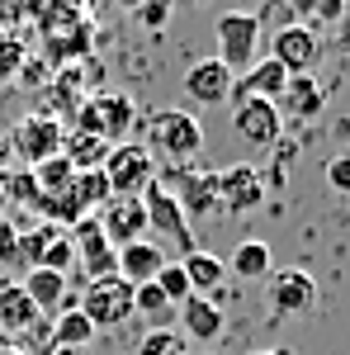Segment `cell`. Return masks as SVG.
I'll return each mask as SVG.
<instances>
[{
  "label": "cell",
  "instance_id": "5b68a950",
  "mask_svg": "<svg viewBox=\"0 0 350 355\" xmlns=\"http://www.w3.org/2000/svg\"><path fill=\"white\" fill-rule=\"evenodd\" d=\"M133 119H137V105L128 100V95H95V100H85L81 114H76V133L105 137L109 147H114V142L128 137Z\"/></svg>",
  "mask_w": 350,
  "mask_h": 355
},
{
  "label": "cell",
  "instance_id": "836d02e7",
  "mask_svg": "<svg viewBox=\"0 0 350 355\" xmlns=\"http://www.w3.org/2000/svg\"><path fill=\"white\" fill-rule=\"evenodd\" d=\"M19 232H24V227H15L10 218H0V266L19 261Z\"/></svg>",
  "mask_w": 350,
  "mask_h": 355
},
{
  "label": "cell",
  "instance_id": "8fae6325",
  "mask_svg": "<svg viewBox=\"0 0 350 355\" xmlns=\"http://www.w3.org/2000/svg\"><path fill=\"white\" fill-rule=\"evenodd\" d=\"M218 204H222L227 214H251V209H261V204H265V175L251 162L218 171Z\"/></svg>",
  "mask_w": 350,
  "mask_h": 355
},
{
  "label": "cell",
  "instance_id": "ba28073f",
  "mask_svg": "<svg viewBox=\"0 0 350 355\" xmlns=\"http://www.w3.org/2000/svg\"><path fill=\"white\" fill-rule=\"evenodd\" d=\"M270 57H274L289 76H313V67H317V57H322V38H317L313 28H303V24L289 19L284 28H274Z\"/></svg>",
  "mask_w": 350,
  "mask_h": 355
},
{
  "label": "cell",
  "instance_id": "6da1fadb",
  "mask_svg": "<svg viewBox=\"0 0 350 355\" xmlns=\"http://www.w3.org/2000/svg\"><path fill=\"white\" fill-rule=\"evenodd\" d=\"M199 147H204V123L189 110L166 105V110H157L147 119V152L152 157H166V162L185 166L199 157Z\"/></svg>",
  "mask_w": 350,
  "mask_h": 355
},
{
  "label": "cell",
  "instance_id": "e0dca14e",
  "mask_svg": "<svg viewBox=\"0 0 350 355\" xmlns=\"http://www.w3.org/2000/svg\"><path fill=\"white\" fill-rule=\"evenodd\" d=\"M180 331H185L189 341H218V336L227 331V318H222L218 299H209V294H189V299L180 303Z\"/></svg>",
  "mask_w": 350,
  "mask_h": 355
},
{
  "label": "cell",
  "instance_id": "d6a6232c",
  "mask_svg": "<svg viewBox=\"0 0 350 355\" xmlns=\"http://www.w3.org/2000/svg\"><path fill=\"white\" fill-rule=\"evenodd\" d=\"M19 67H24V48L15 38H0V81H10Z\"/></svg>",
  "mask_w": 350,
  "mask_h": 355
},
{
  "label": "cell",
  "instance_id": "8d00e7d4",
  "mask_svg": "<svg viewBox=\"0 0 350 355\" xmlns=\"http://www.w3.org/2000/svg\"><path fill=\"white\" fill-rule=\"evenodd\" d=\"M336 48H346V53H350V15L336 24Z\"/></svg>",
  "mask_w": 350,
  "mask_h": 355
},
{
  "label": "cell",
  "instance_id": "4dcf8cb0",
  "mask_svg": "<svg viewBox=\"0 0 350 355\" xmlns=\"http://www.w3.org/2000/svg\"><path fill=\"white\" fill-rule=\"evenodd\" d=\"M152 284H157L166 299H170V308H180V303H185L189 294H194V289H189V279H185V270H180V261H166L161 275H157Z\"/></svg>",
  "mask_w": 350,
  "mask_h": 355
},
{
  "label": "cell",
  "instance_id": "ffe728a7",
  "mask_svg": "<svg viewBox=\"0 0 350 355\" xmlns=\"http://www.w3.org/2000/svg\"><path fill=\"white\" fill-rule=\"evenodd\" d=\"M166 190H170V185H166ZM170 194L180 199L185 214H204V209L218 204V171H180Z\"/></svg>",
  "mask_w": 350,
  "mask_h": 355
},
{
  "label": "cell",
  "instance_id": "d6986e66",
  "mask_svg": "<svg viewBox=\"0 0 350 355\" xmlns=\"http://www.w3.org/2000/svg\"><path fill=\"white\" fill-rule=\"evenodd\" d=\"M180 270H185V279H189V289H194V294H209V299H213L218 284L227 279V261L213 256V251H204V246H194V251L180 256Z\"/></svg>",
  "mask_w": 350,
  "mask_h": 355
},
{
  "label": "cell",
  "instance_id": "9a60e30c",
  "mask_svg": "<svg viewBox=\"0 0 350 355\" xmlns=\"http://www.w3.org/2000/svg\"><path fill=\"white\" fill-rule=\"evenodd\" d=\"M166 261H170V256H166L161 246L142 237V242H133V246H119L114 275H119L123 284H133V289H137V284H152V279L161 275V266H166Z\"/></svg>",
  "mask_w": 350,
  "mask_h": 355
},
{
  "label": "cell",
  "instance_id": "3957f363",
  "mask_svg": "<svg viewBox=\"0 0 350 355\" xmlns=\"http://www.w3.org/2000/svg\"><path fill=\"white\" fill-rule=\"evenodd\" d=\"M100 171L114 199H142V190L157 180V157L147 152V142H114Z\"/></svg>",
  "mask_w": 350,
  "mask_h": 355
},
{
  "label": "cell",
  "instance_id": "74e56055",
  "mask_svg": "<svg viewBox=\"0 0 350 355\" xmlns=\"http://www.w3.org/2000/svg\"><path fill=\"white\" fill-rule=\"evenodd\" d=\"M251 355H294V346H270V351H251Z\"/></svg>",
  "mask_w": 350,
  "mask_h": 355
},
{
  "label": "cell",
  "instance_id": "ac0fdd59",
  "mask_svg": "<svg viewBox=\"0 0 350 355\" xmlns=\"http://www.w3.org/2000/svg\"><path fill=\"white\" fill-rule=\"evenodd\" d=\"M38 318H43V313L33 308V299H28L19 284H5V289H0V336H15V341H19L24 331L38 327Z\"/></svg>",
  "mask_w": 350,
  "mask_h": 355
},
{
  "label": "cell",
  "instance_id": "5bb4252c",
  "mask_svg": "<svg viewBox=\"0 0 350 355\" xmlns=\"http://www.w3.org/2000/svg\"><path fill=\"white\" fill-rule=\"evenodd\" d=\"M67 232H71V242H76V261L85 266V275H90V279L114 275L119 251H114V246H109V237L100 232V218H95V214H90V218H81V223H71Z\"/></svg>",
  "mask_w": 350,
  "mask_h": 355
},
{
  "label": "cell",
  "instance_id": "e575fe53",
  "mask_svg": "<svg viewBox=\"0 0 350 355\" xmlns=\"http://www.w3.org/2000/svg\"><path fill=\"white\" fill-rule=\"evenodd\" d=\"M170 5H175V0H147V5L137 10V19H142L147 28H161L166 15H170Z\"/></svg>",
  "mask_w": 350,
  "mask_h": 355
},
{
  "label": "cell",
  "instance_id": "8992f818",
  "mask_svg": "<svg viewBox=\"0 0 350 355\" xmlns=\"http://www.w3.org/2000/svg\"><path fill=\"white\" fill-rule=\"evenodd\" d=\"M142 209H147V232H161L166 242H175L180 251H194V232H189V214L180 209V199L166 190L161 180H152L142 190Z\"/></svg>",
  "mask_w": 350,
  "mask_h": 355
},
{
  "label": "cell",
  "instance_id": "30bf717a",
  "mask_svg": "<svg viewBox=\"0 0 350 355\" xmlns=\"http://www.w3.org/2000/svg\"><path fill=\"white\" fill-rule=\"evenodd\" d=\"M270 308L279 318H298V313H313L317 308V279L308 270H270Z\"/></svg>",
  "mask_w": 350,
  "mask_h": 355
},
{
  "label": "cell",
  "instance_id": "4fadbf2b",
  "mask_svg": "<svg viewBox=\"0 0 350 355\" xmlns=\"http://www.w3.org/2000/svg\"><path fill=\"white\" fill-rule=\"evenodd\" d=\"M232 85H237V76L218 57H199L185 71V95L194 105H232Z\"/></svg>",
  "mask_w": 350,
  "mask_h": 355
},
{
  "label": "cell",
  "instance_id": "f35d334b",
  "mask_svg": "<svg viewBox=\"0 0 350 355\" xmlns=\"http://www.w3.org/2000/svg\"><path fill=\"white\" fill-rule=\"evenodd\" d=\"M119 5H123V10H142L147 0H119Z\"/></svg>",
  "mask_w": 350,
  "mask_h": 355
},
{
  "label": "cell",
  "instance_id": "277c9868",
  "mask_svg": "<svg viewBox=\"0 0 350 355\" xmlns=\"http://www.w3.org/2000/svg\"><path fill=\"white\" fill-rule=\"evenodd\" d=\"M76 308H81L85 318L95 322V331L123 327V322L133 318V284H123L119 275H105V279H90Z\"/></svg>",
  "mask_w": 350,
  "mask_h": 355
},
{
  "label": "cell",
  "instance_id": "cb8c5ba5",
  "mask_svg": "<svg viewBox=\"0 0 350 355\" xmlns=\"http://www.w3.org/2000/svg\"><path fill=\"white\" fill-rule=\"evenodd\" d=\"M67 194H71V204H76V214L81 218H90V214H100L109 199V180H105V171H76L71 175V185H67Z\"/></svg>",
  "mask_w": 350,
  "mask_h": 355
},
{
  "label": "cell",
  "instance_id": "d4e9b609",
  "mask_svg": "<svg viewBox=\"0 0 350 355\" xmlns=\"http://www.w3.org/2000/svg\"><path fill=\"white\" fill-rule=\"evenodd\" d=\"M227 275H237V279H265L270 275V246L256 242V237H246V242L227 256Z\"/></svg>",
  "mask_w": 350,
  "mask_h": 355
},
{
  "label": "cell",
  "instance_id": "9c48e42d",
  "mask_svg": "<svg viewBox=\"0 0 350 355\" xmlns=\"http://www.w3.org/2000/svg\"><path fill=\"white\" fill-rule=\"evenodd\" d=\"M232 128H237L242 142H251L256 152H265L284 133V114L270 100H232Z\"/></svg>",
  "mask_w": 350,
  "mask_h": 355
},
{
  "label": "cell",
  "instance_id": "ab89813d",
  "mask_svg": "<svg viewBox=\"0 0 350 355\" xmlns=\"http://www.w3.org/2000/svg\"><path fill=\"white\" fill-rule=\"evenodd\" d=\"M199 355H218V351H199Z\"/></svg>",
  "mask_w": 350,
  "mask_h": 355
},
{
  "label": "cell",
  "instance_id": "7a4b0ae2",
  "mask_svg": "<svg viewBox=\"0 0 350 355\" xmlns=\"http://www.w3.org/2000/svg\"><path fill=\"white\" fill-rule=\"evenodd\" d=\"M218 62L232 71V76H246L256 67V53H261V15L251 10H227L218 15Z\"/></svg>",
  "mask_w": 350,
  "mask_h": 355
},
{
  "label": "cell",
  "instance_id": "484cf974",
  "mask_svg": "<svg viewBox=\"0 0 350 355\" xmlns=\"http://www.w3.org/2000/svg\"><path fill=\"white\" fill-rule=\"evenodd\" d=\"M346 19V5L341 0H294V24H303V28H336Z\"/></svg>",
  "mask_w": 350,
  "mask_h": 355
},
{
  "label": "cell",
  "instance_id": "d590c367",
  "mask_svg": "<svg viewBox=\"0 0 350 355\" xmlns=\"http://www.w3.org/2000/svg\"><path fill=\"white\" fill-rule=\"evenodd\" d=\"M0 355H28V346L15 341V336H0Z\"/></svg>",
  "mask_w": 350,
  "mask_h": 355
},
{
  "label": "cell",
  "instance_id": "b9f144b4",
  "mask_svg": "<svg viewBox=\"0 0 350 355\" xmlns=\"http://www.w3.org/2000/svg\"><path fill=\"white\" fill-rule=\"evenodd\" d=\"M341 5H346V10H350V0H341Z\"/></svg>",
  "mask_w": 350,
  "mask_h": 355
},
{
  "label": "cell",
  "instance_id": "7c38bea8",
  "mask_svg": "<svg viewBox=\"0 0 350 355\" xmlns=\"http://www.w3.org/2000/svg\"><path fill=\"white\" fill-rule=\"evenodd\" d=\"M95 218H100V232L109 237L114 251L147 237V209H142V199H109Z\"/></svg>",
  "mask_w": 350,
  "mask_h": 355
},
{
  "label": "cell",
  "instance_id": "f1b7e54d",
  "mask_svg": "<svg viewBox=\"0 0 350 355\" xmlns=\"http://www.w3.org/2000/svg\"><path fill=\"white\" fill-rule=\"evenodd\" d=\"M71 175H76V171H71V162H67V157H48L43 166H33V185H38V194H43V199L62 194L67 185H71Z\"/></svg>",
  "mask_w": 350,
  "mask_h": 355
},
{
  "label": "cell",
  "instance_id": "7bdbcfd3",
  "mask_svg": "<svg viewBox=\"0 0 350 355\" xmlns=\"http://www.w3.org/2000/svg\"><path fill=\"white\" fill-rule=\"evenodd\" d=\"M0 289H5V279H0Z\"/></svg>",
  "mask_w": 350,
  "mask_h": 355
},
{
  "label": "cell",
  "instance_id": "2e32d148",
  "mask_svg": "<svg viewBox=\"0 0 350 355\" xmlns=\"http://www.w3.org/2000/svg\"><path fill=\"white\" fill-rule=\"evenodd\" d=\"M284 85H289V71L274 62V57H256V67L246 71V76H237V85H232V100H279L284 95Z\"/></svg>",
  "mask_w": 350,
  "mask_h": 355
},
{
  "label": "cell",
  "instance_id": "52a82bcc",
  "mask_svg": "<svg viewBox=\"0 0 350 355\" xmlns=\"http://www.w3.org/2000/svg\"><path fill=\"white\" fill-rule=\"evenodd\" d=\"M10 147H15L19 162L43 166L48 157H62V123H57L53 114H24L10 128Z\"/></svg>",
  "mask_w": 350,
  "mask_h": 355
},
{
  "label": "cell",
  "instance_id": "603a6c76",
  "mask_svg": "<svg viewBox=\"0 0 350 355\" xmlns=\"http://www.w3.org/2000/svg\"><path fill=\"white\" fill-rule=\"evenodd\" d=\"M95 336H100L95 322L85 318L76 303H71V308H62V313L53 318V346H57V355H62V351H85Z\"/></svg>",
  "mask_w": 350,
  "mask_h": 355
},
{
  "label": "cell",
  "instance_id": "60d3db41",
  "mask_svg": "<svg viewBox=\"0 0 350 355\" xmlns=\"http://www.w3.org/2000/svg\"><path fill=\"white\" fill-rule=\"evenodd\" d=\"M0 204H5V190H0Z\"/></svg>",
  "mask_w": 350,
  "mask_h": 355
},
{
  "label": "cell",
  "instance_id": "f546056e",
  "mask_svg": "<svg viewBox=\"0 0 350 355\" xmlns=\"http://www.w3.org/2000/svg\"><path fill=\"white\" fill-rule=\"evenodd\" d=\"M133 313L152 318V327H170L166 318H170L175 308H170V299H166V294L157 289V284H137V289H133Z\"/></svg>",
  "mask_w": 350,
  "mask_h": 355
},
{
  "label": "cell",
  "instance_id": "83f0119b",
  "mask_svg": "<svg viewBox=\"0 0 350 355\" xmlns=\"http://www.w3.org/2000/svg\"><path fill=\"white\" fill-rule=\"evenodd\" d=\"M137 355H194L180 327H147L137 336Z\"/></svg>",
  "mask_w": 350,
  "mask_h": 355
},
{
  "label": "cell",
  "instance_id": "1f68e13d",
  "mask_svg": "<svg viewBox=\"0 0 350 355\" xmlns=\"http://www.w3.org/2000/svg\"><path fill=\"white\" fill-rule=\"evenodd\" d=\"M326 185L336 194H350V152H341V157L326 162Z\"/></svg>",
  "mask_w": 350,
  "mask_h": 355
},
{
  "label": "cell",
  "instance_id": "7402d4cb",
  "mask_svg": "<svg viewBox=\"0 0 350 355\" xmlns=\"http://www.w3.org/2000/svg\"><path fill=\"white\" fill-rule=\"evenodd\" d=\"M19 289L33 299L38 313H62V308H67V275H57V270L33 266V270L24 275V284H19Z\"/></svg>",
  "mask_w": 350,
  "mask_h": 355
},
{
  "label": "cell",
  "instance_id": "44dd1931",
  "mask_svg": "<svg viewBox=\"0 0 350 355\" xmlns=\"http://www.w3.org/2000/svg\"><path fill=\"white\" fill-rule=\"evenodd\" d=\"M279 105V114L289 110L294 119H317L326 105V90L317 85V76H289V85H284V95L274 100Z\"/></svg>",
  "mask_w": 350,
  "mask_h": 355
},
{
  "label": "cell",
  "instance_id": "4316f807",
  "mask_svg": "<svg viewBox=\"0 0 350 355\" xmlns=\"http://www.w3.org/2000/svg\"><path fill=\"white\" fill-rule=\"evenodd\" d=\"M62 157L71 162V171H100L109 157V142L105 137H90V133H76L71 142H62Z\"/></svg>",
  "mask_w": 350,
  "mask_h": 355
}]
</instances>
